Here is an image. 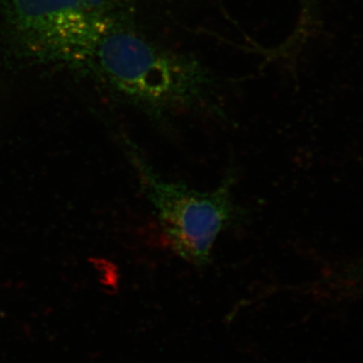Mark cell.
<instances>
[{
  "label": "cell",
  "mask_w": 363,
  "mask_h": 363,
  "mask_svg": "<svg viewBox=\"0 0 363 363\" xmlns=\"http://www.w3.org/2000/svg\"><path fill=\"white\" fill-rule=\"evenodd\" d=\"M80 69L157 121L200 108L216 89L206 66L150 39L125 7L104 26Z\"/></svg>",
  "instance_id": "cell-1"
},
{
  "label": "cell",
  "mask_w": 363,
  "mask_h": 363,
  "mask_svg": "<svg viewBox=\"0 0 363 363\" xmlns=\"http://www.w3.org/2000/svg\"><path fill=\"white\" fill-rule=\"evenodd\" d=\"M121 0H4L7 30L26 58L80 69Z\"/></svg>",
  "instance_id": "cell-2"
},
{
  "label": "cell",
  "mask_w": 363,
  "mask_h": 363,
  "mask_svg": "<svg viewBox=\"0 0 363 363\" xmlns=\"http://www.w3.org/2000/svg\"><path fill=\"white\" fill-rule=\"evenodd\" d=\"M130 154L169 247L189 264L208 266L217 238L242 217L233 194L235 177L228 175L219 187L201 192L162 179L138 150Z\"/></svg>",
  "instance_id": "cell-3"
},
{
  "label": "cell",
  "mask_w": 363,
  "mask_h": 363,
  "mask_svg": "<svg viewBox=\"0 0 363 363\" xmlns=\"http://www.w3.org/2000/svg\"><path fill=\"white\" fill-rule=\"evenodd\" d=\"M347 279L354 283H363V259L350 267L347 272Z\"/></svg>",
  "instance_id": "cell-4"
}]
</instances>
